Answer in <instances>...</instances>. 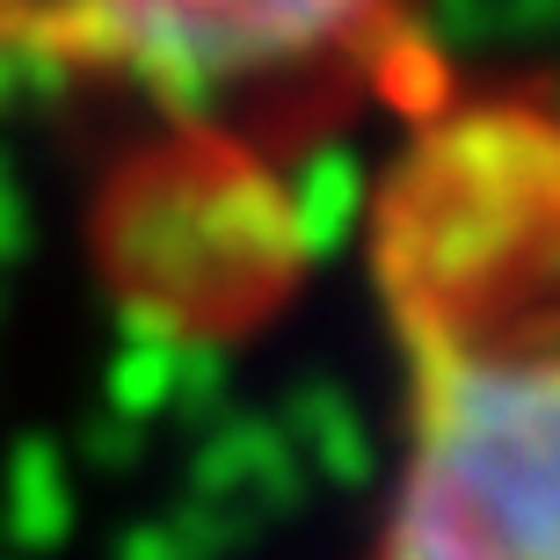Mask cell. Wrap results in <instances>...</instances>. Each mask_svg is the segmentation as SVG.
Instances as JSON below:
<instances>
[{
  "instance_id": "6da1fadb",
  "label": "cell",
  "mask_w": 560,
  "mask_h": 560,
  "mask_svg": "<svg viewBox=\"0 0 560 560\" xmlns=\"http://www.w3.org/2000/svg\"><path fill=\"white\" fill-rule=\"evenodd\" d=\"M364 277L394 466L357 560H560V81L422 73Z\"/></svg>"
},
{
  "instance_id": "7a4b0ae2",
  "label": "cell",
  "mask_w": 560,
  "mask_h": 560,
  "mask_svg": "<svg viewBox=\"0 0 560 560\" xmlns=\"http://www.w3.org/2000/svg\"><path fill=\"white\" fill-rule=\"evenodd\" d=\"M0 73L139 103L422 81L416 0H0Z\"/></svg>"
}]
</instances>
